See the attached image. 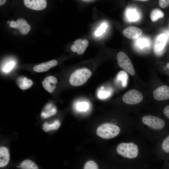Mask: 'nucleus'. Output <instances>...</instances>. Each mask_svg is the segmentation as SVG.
<instances>
[{"label": "nucleus", "mask_w": 169, "mask_h": 169, "mask_svg": "<svg viewBox=\"0 0 169 169\" xmlns=\"http://www.w3.org/2000/svg\"><path fill=\"white\" fill-rule=\"evenodd\" d=\"M24 5L27 8L35 10L44 9L46 7V0H23Z\"/></svg>", "instance_id": "9"}, {"label": "nucleus", "mask_w": 169, "mask_h": 169, "mask_svg": "<svg viewBox=\"0 0 169 169\" xmlns=\"http://www.w3.org/2000/svg\"><path fill=\"white\" fill-rule=\"evenodd\" d=\"M9 159L10 155L8 149L4 146L0 147V167L6 166L8 164Z\"/></svg>", "instance_id": "15"}, {"label": "nucleus", "mask_w": 169, "mask_h": 169, "mask_svg": "<svg viewBox=\"0 0 169 169\" xmlns=\"http://www.w3.org/2000/svg\"><path fill=\"white\" fill-rule=\"evenodd\" d=\"M154 98L158 101H164L169 99V86L162 85L153 91Z\"/></svg>", "instance_id": "8"}, {"label": "nucleus", "mask_w": 169, "mask_h": 169, "mask_svg": "<svg viewBox=\"0 0 169 169\" xmlns=\"http://www.w3.org/2000/svg\"><path fill=\"white\" fill-rule=\"evenodd\" d=\"M142 94L135 89L131 90L123 95L122 100L127 104L136 105L141 102L143 99Z\"/></svg>", "instance_id": "6"}, {"label": "nucleus", "mask_w": 169, "mask_h": 169, "mask_svg": "<svg viewBox=\"0 0 169 169\" xmlns=\"http://www.w3.org/2000/svg\"><path fill=\"white\" fill-rule=\"evenodd\" d=\"M57 79L54 76H50L46 77L42 82V85L44 89L48 92L52 93L56 86Z\"/></svg>", "instance_id": "12"}, {"label": "nucleus", "mask_w": 169, "mask_h": 169, "mask_svg": "<svg viewBox=\"0 0 169 169\" xmlns=\"http://www.w3.org/2000/svg\"><path fill=\"white\" fill-rule=\"evenodd\" d=\"M7 0H0V5L1 6L3 5L6 2Z\"/></svg>", "instance_id": "32"}, {"label": "nucleus", "mask_w": 169, "mask_h": 169, "mask_svg": "<svg viewBox=\"0 0 169 169\" xmlns=\"http://www.w3.org/2000/svg\"><path fill=\"white\" fill-rule=\"evenodd\" d=\"M57 112L56 108L51 103L46 105L44 107V110L41 114V117L46 119L55 115Z\"/></svg>", "instance_id": "16"}, {"label": "nucleus", "mask_w": 169, "mask_h": 169, "mask_svg": "<svg viewBox=\"0 0 169 169\" xmlns=\"http://www.w3.org/2000/svg\"><path fill=\"white\" fill-rule=\"evenodd\" d=\"M136 0V1H139L142 2H146L148 1L149 0Z\"/></svg>", "instance_id": "33"}, {"label": "nucleus", "mask_w": 169, "mask_h": 169, "mask_svg": "<svg viewBox=\"0 0 169 169\" xmlns=\"http://www.w3.org/2000/svg\"><path fill=\"white\" fill-rule=\"evenodd\" d=\"M16 82L18 87L23 90L30 88L33 84V82L31 80L23 76L18 77Z\"/></svg>", "instance_id": "17"}, {"label": "nucleus", "mask_w": 169, "mask_h": 169, "mask_svg": "<svg viewBox=\"0 0 169 169\" xmlns=\"http://www.w3.org/2000/svg\"><path fill=\"white\" fill-rule=\"evenodd\" d=\"M107 27L106 23H102L95 32V35L97 36L101 35L105 31Z\"/></svg>", "instance_id": "27"}, {"label": "nucleus", "mask_w": 169, "mask_h": 169, "mask_svg": "<svg viewBox=\"0 0 169 169\" xmlns=\"http://www.w3.org/2000/svg\"><path fill=\"white\" fill-rule=\"evenodd\" d=\"M57 64L56 60H53L36 65L33 67V70L37 72H45L55 66Z\"/></svg>", "instance_id": "13"}, {"label": "nucleus", "mask_w": 169, "mask_h": 169, "mask_svg": "<svg viewBox=\"0 0 169 169\" xmlns=\"http://www.w3.org/2000/svg\"><path fill=\"white\" fill-rule=\"evenodd\" d=\"M15 65V63L13 61L8 62L2 66V70L5 73H8L12 69Z\"/></svg>", "instance_id": "23"}, {"label": "nucleus", "mask_w": 169, "mask_h": 169, "mask_svg": "<svg viewBox=\"0 0 169 169\" xmlns=\"http://www.w3.org/2000/svg\"><path fill=\"white\" fill-rule=\"evenodd\" d=\"M122 33L128 38L134 40L138 38L142 35V31L138 27L130 26L123 30Z\"/></svg>", "instance_id": "10"}, {"label": "nucleus", "mask_w": 169, "mask_h": 169, "mask_svg": "<svg viewBox=\"0 0 169 169\" xmlns=\"http://www.w3.org/2000/svg\"><path fill=\"white\" fill-rule=\"evenodd\" d=\"M116 150L120 155L129 159L136 157L138 153L137 146L132 142L121 143L117 146Z\"/></svg>", "instance_id": "3"}, {"label": "nucleus", "mask_w": 169, "mask_h": 169, "mask_svg": "<svg viewBox=\"0 0 169 169\" xmlns=\"http://www.w3.org/2000/svg\"><path fill=\"white\" fill-rule=\"evenodd\" d=\"M137 44L139 47L141 48L144 47L148 45V42L147 39L139 38L137 40Z\"/></svg>", "instance_id": "28"}, {"label": "nucleus", "mask_w": 169, "mask_h": 169, "mask_svg": "<svg viewBox=\"0 0 169 169\" xmlns=\"http://www.w3.org/2000/svg\"><path fill=\"white\" fill-rule=\"evenodd\" d=\"M92 75L91 71L86 68L76 70L72 73L69 79L70 84L74 86H78L84 84Z\"/></svg>", "instance_id": "2"}, {"label": "nucleus", "mask_w": 169, "mask_h": 169, "mask_svg": "<svg viewBox=\"0 0 169 169\" xmlns=\"http://www.w3.org/2000/svg\"><path fill=\"white\" fill-rule=\"evenodd\" d=\"M127 17L131 21H135L137 20L138 17L137 13L134 11H129L127 13Z\"/></svg>", "instance_id": "26"}, {"label": "nucleus", "mask_w": 169, "mask_h": 169, "mask_svg": "<svg viewBox=\"0 0 169 169\" xmlns=\"http://www.w3.org/2000/svg\"><path fill=\"white\" fill-rule=\"evenodd\" d=\"M127 74L125 71H121L117 75V79L122 82V85L124 87L127 84Z\"/></svg>", "instance_id": "22"}, {"label": "nucleus", "mask_w": 169, "mask_h": 169, "mask_svg": "<svg viewBox=\"0 0 169 169\" xmlns=\"http://www.w3.org/2000/svg\"><path fill=\"white\" fill-rule=\"evenodd\" d=\"M10 23L9 21H8L7 22V23Z\"/></svg>", "instance_id": "35"}, {"label": "nucleus", "mask_w": 169, "mask_h": 169, "mask_svg": "<svg viewBox=\"0 0 169 169\" xmlns=\"http://www.w3.org/2000/svg\"><path fill=\"white\" fill-rule=\"evenodd\" d=\"M82 0L84 1H90V0Z\"/></svg>", "instance_id": "34"}, {"label": "nucleus", "mask_w": 169, "mask_h": 169, "mask_svg": "<svg viewBox=\"0 0 169 169\" xmlns=\"http://www.w3.org/2000/svg\"><path fill=\"white\" fill-rule=\"evenodd\" d=\"M167 41V37L165 34L159 35L157 37L154 49L156 53L161 52L165 46Z\"/></svg>", "instance_id": "14"}, {"label": "nucleus", "mask_w": 169, "mask_h": 169, "mask_svg": "<svg viewBox=\"0 0 169 169\" xmlns=\"http://www.w3.org/2000/svg\"><path fill=\"white\" fill-rule=\"evenodd\" d=\"M163 112L164 116L169 120V105L164 107Z\"/></svg>", "instance_id": "31"}, {"label": "nucleus", "mask_w": 169, "mask_h": 169, "mask_svg": "<svg viewBox=\"0 0 169 169\" xmlns=\"http://www.w3.org/2000/svg\"><path fill=\"white\" fill-rule=\"evenodd\" d=\"M117 61L119 66L131 76L135 74L132 64L127 54L124 52H119L117 55Z\"/></svg>", "instance_id": "4"}, {"label": "nucleus", "mask_w": 169, "mask_h": 169, "mask_svg": "<svg viewBox=\"0 0 169 169\" xmlns=\"http://www.w3.org/2000/svg\"><path fill=\"white\" fill-rule=\"evenodd\" d=\"M20 167L23 169H38V166L33 161L29 160H25L20 165Z\"/></svg>", "instance_id": "20"}, {"label": "nucleus", "mask_w": 169, "mask_h": 169, "mask_svg": "<svg viewBox=\"0 0 169 169\" xmlns=\"http://www.w3.org/2000/svg\"><path fill=\"white\" fill-rule=\"evenodd\" d=\"M162 151L166 154L169 153V134L167 135L162 140L161 144Z\"/></svg>", "instance_id": "21"}, {"label": "nucleus", "mask_w": 169, "mask_h": 169, "mask_svg": "<svg viewBox=\"0 0 169 169\" xmlns=\"http://www.w3.org/2000/svg\"><path fill=\"white\" fill-rule=\"evenodd\" d=\"M88 44L89 41L87 39H79L74 41L71 49L74 52H76L79 54H82L85 51Z\"/></svg>", "instance_id": "11"}, {"label": "nucleus", "mask_w": 169, "mask_h": 169, "mask_svg": "<svg viewBox=\"0 0 169 169\" xmlns=\"http://www.w3.org/2000/svg\"><path fill=\"white\" fill-rule=\"evenodd\" d=\"M89 104L86 102H78L76 105L77 109L80 111H86L89 108Z\"/></svg>", "instance_id": "25"}, {"label": "nucleus", "mask_w": 169, "mask_h": 169, "mask_svg": "<svg viewBox=\"0 0 169 169\" xmlns=\"http://www.w3.org/2000/svg\"><path fill=\"white\" fill-rule=\"evenodd\" d=\"M109 95V93L106 91H100L98 94L99 98L101 99H105L107 98Z\"/></svg>", "instance_id": "30"}, {"label": "nucleus", "mask_w": 169, "mask_h": 169, "mask_svg": "<svg viewBox=\"0 0 169 169\" xmlns=\"http://www.w3.org/2000/svg\"><path fill=\"white\" fill-rule=\"evenodd\" d=\"M142 121L145 125L156 130L163 129L166 125V122L164 120L159 117L151 115L143 116L142 118Z\"/></svg>", "instance_id": "5"}, {"label": "nucleus", "mask_w": 169, "mask_h": 169, "mask_svg": "<svg viewBox=\"0 0 169 169\" xmlns=\"http://www.w3.org/2000/svg\"><path fill=\"white\" fill-rule=\"evenodd\" d=\"M84 168V169H98V167L97 164L93 161H89L85 164Z\"/></svg>", "instance_id": "24"}, {"label": "nucleus", "mask_w": 169, "mask_h": 169, "mask_svg": "<svg viewBox=\"0 0 169 169\" xmlns=\"http://www.w3.org/2000/svg\"><path fill=\"white\" fill-rule=\"evenodd\" d=\"M120 132L117 126L109 123L103 124L97 129L96 133L100 137L105 139H109L117 136Z\"/></svg>", "instance_id": "1"}, {"label": "nucleus", "mask_w": 169, "mask_h": 169, "mask_svg": "<svg viewBox=\"0 0 169 169\" xmlns=\"http://www.w3.org/2000/svg\"><path fill=\"white\" fill-rule=\"evenodd\" d=\"M60 125L59 120H55L53 123L48 124L47 122H45L43 125V129L46 132L50 130H56L58 129Z\"/></svg>", "instance_id": "19"}, {"label": "nucleus", "mask_w": 169, "mask_h": 169, "mask_svg": "<svg viewBox=\"0 0 169 169\" xmlns=\"http://www.w3.org/2000/svg\"><path fill=\"white\" fill-rule=\"evenodd\" d=\"M164 14L163 12L159 8H154L151 12L150 17L151 21L155 22L159 19L164 17Z\"/></svg>", "instance_id": "18"}, {"label": "nucleus", "mask_w": 169, "mask_h": 169, "mask_svg": "<svg viewBox=\"0 0 169 169\" xmlns=\"http://www.w3.org/2000/svg\"><path fill=\"white\" fill-rule=\"evenodd\" d=\"M9 26L12 28L18 29L23 35H26L29 32L31 28L30 25L27 23L24 19L19 18L16 22L11 21L10 22Z\"/></svg>", "instance_id": "7"}, {"label": "nucleus", "mask_w": 169, "mask_h": 169, "mask_svg": "<svg viewBox=\"0 0 169 169\" xmlns=\"http://www.w3.org/2000/svg\"><path fill=\"white\" fill-rule=\"evenodd\" d=\"M159 6L161 8H166L169 6V0H159Z\"/></svg>", "instance_id": "29"}]
</instances>
